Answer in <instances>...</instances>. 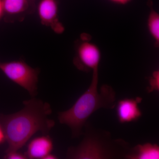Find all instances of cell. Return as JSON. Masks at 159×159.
<instances>
[{"label":"cell","mask_w":159,"mask_h":159,"mask_svg":"<svg viewBox=\"0 0 159 159\" xmlns=\"http://www.w3.org/2000/svg\"><path fill=\"white\" fill-rule=\"evenodd\" d=\"M21 110L10 115H0V123L5 133L8 147L6 151H19L38 132L48 134L55 125L49 116L51 105L35 98L23 102Z\"/></svg>","instance_id":"6da1fadb"},{"label":"cell","mask_w":159,"mask_h":159,"mask_svg":"<svg viewBox=\"0 0 159 159\" xmlns=\"http://www.w3.org/2000/svg\"><path fill=\"white\" fill-rule=\"evenodd\" d=\"M93 71L92 82L88 89L72 107L58 114L60 123L70 127L73 138L82 135L84 125L94 112L101 108L113 109L116 105L115 90L108 84H103L98 90V69Z\"/></svg>","instance_id":"7a4b0ae2"},{"label":"cell","mask_w":159,"mask_h":159,"mask_svg":"<svg viewBox=\"0 0 159 159\" xmlns=\"http://www.w3.org/2000/svg\"><path fill=\"white\" fill-rule=\"evenodd\" d=\"M84 135L76 146L69 148L66 158L70 159H125L131 148L122 139H114L110 133L94 128L87 122Z\"/></svg>","instance_id":"3957f363"},{"label":"cell","mask_w":159,"mask_h":159,"mask_svg":"<svg viewBox=\"0 0 159 159\" xmlns=\"http://www.w3.org/2000/svg\"><path fill=\"white\" fill-rule=\"evenodd\" d=\"M0 70L8 79L29 92L31 97L37 95L38 69L31 67L23 61L0 62Z\"/></svg>","instance_id":"277c9868"},{"label":"cell","mask_w":159,"mask_h":159,"mask_svg":"<svg viewBox=\"0 0 159 159\" xmlns=\"http://www.w3.org/2000/svg\"><path fill=\"white\" fill-rule=\"evenodd\" d=\"M101 57V52L97 46L89 42H83L77 48L74 65L81 70L93 71L98 69Z\"/></svg>","instance_id":"5b68a950"},{"label":"cell","mask_w":159,"mask_h":159,"mask_svg":"<svg viewBox=\"0 0 159 159\" xmlns=\"http://www.w3.org/2000/svg\"><path fill=\"white\" fill-rule=\"evenodd\" d=\"M38 12L43 25L50 27L55 33L61 34L64 27L58 18V5L56 0H41Z\"/></svg>","instance_id":"8992f818"},{"label":"cell","mask_w":159,"mask_h":159,"mask_svg":"<svg viewBox=\"0 0 159 159\" xmlns=\"http://www.w3.org/2000/svg\"><path fill=\"white\" fill-rule=\"evenodd\" d=\"M142 100L141 97H138L135 99L126 98L119 100L116 106L117 116L119 122L128 123L140 119L142 113L138 105Z\"/></svg>","instance_id":"52a82bcc"},{"label":"cell","mask_w":159,"mask_h":159,"mask_svg":"<svg viewBox=\"0 0 159 159\" xmlns=\"http://www.w3.org/2000/svg\"><path fill=\"white\" fill-rule=\"evenodd\" d=\"M54 147L53 140L48 134H43L30 141L25 153L28 159H44L51 153Z\"/></svg>","instance_id":"ba28073f"},{"label":"cell","mask_w":159,"mask_h":159,"mask_svg":"<svg viewBox=\"0 0 159 159\" xmlns=\"http://www.w3.org/2000/svg\"><path fill=\"white\" fill-rule=\"evenodd\" d=\"M125 159H159V146L157 144L151 143L139 144L131 148Z\"/></svg>","instance_id":"9c48e42d"},{"label":"cell","mask_w":159,"mask_h":159,"mask_svg":"<svg viewBox=\"0 0 159 159\" xmlns=\"http://www.w3.org/2000/svg\"><path fill=\"white\" fill-rule=\"evenodd\" d=\"M4 15L9 17H17L29 11L34 4L29 0H2Z\"/></svg>","instance_id":"30bf717a"},{"label":"cell","mask_w":159,"mask_h":159,"mask_svg":"<svg viewBox=\"0 0 159 159\" xmlns=\"http://www.w3.org/2000/svg\"><path fill=\"white\" fill-rule=\"evenodd\" d=\"M148 29L151 36L157 45L159 43V15L152 9L147 20Z\"/></svg>","instance_id":"8fae6325"},{"label":"cell","mask_w":159,"mask_h":159,"mask_svg":"<svg viewBox=\"0 0 159 159\" xmlns=\"http://www.w3.org/2000/svg\"><path fill=\"white\" fill-rule=\"evenodd\" d=\"M159 72L155 71L153 72L152 76L149 78V88L148 89V93H152L154 91L159 90Z\"/></svg>","instance_id":"7c38bea8"},{"label":"cell","mask_w":159,"mask_h":159,"mask_svg":"<svg viewBox=\"0 0 159 159\" xmlns=\"http://www.w3.org/2000/svg\"><path fill=\"white\" fill-rule=\"evenodd\" d=\"M4 158L7 159H28L25 154L20 152L19 151H6Z\"/></svg>","instance_id":"4fadbf2b"},{"label":"cell","mask_w":159,"mask_h":159,"mask_svg":"<svg viewBox=\"0 0 159 159\" xmlns=\"http://www.w3.org/2000/svg\"><path fill=\"white\" fill-rule=\"evenodd\" d=\"M6 141V139L5 133H4L2 125L0 123V145L4 143Z\"/></svg>","instance_id":"5bb4252c"},{"label":"cell","mask_w":159,"mask_h":159,"mask_svg":"<svg viewBox=\"0 0 159 159\" xmlns=\"http://www.w3.org/2000/svg\"><path fill=\"white\" fill-rule=\"evenodd\" d=\"M109 1L119 5H125L129 2L131 0H109Z\"/></svg>","instance_id":"9a60e30c"},{"label":"cell","mask_w":159,"mask_h":159,"mask_svg":"<svg viewBox=\"0 0 159 159\" xmlns=\"http://www.w3.org/2000/svg\"><path fill=\"white\" fill-rule=\"evenodd\" d=\"M4 15V9H3L2 0H0V20Z\"/></svg>","instance_id":"2e32d148"},{"label":"cell","mask_w":159,"mask_h":159,"mask_svg":"<svg viewBox=\"0 0 159 159\" xmlns=\"http://www.w3.org/2000/svg\"><path fill=\"white\" fill-rule=\"evenodd\" d=\"M57 158H58L55 155L50 153L48 154V155L46 156L44 159H56Z\"/></svg>","instance_id":"e0dca14e"},{"label":"cell","mask_w":159,"mask_h":159,"mask_svg":"<svg viewBox=\"0 0 159 159\" xmlns=\"http://www.w3.org/2000/svg\"><path fill=\"white\" fill-rule=\"evenodd\" d=\"M29 1H30V2H31V3H33V4H34V0H29Z\"/></svg>","instance_id":"ac0fdd59"}]
</instances>
